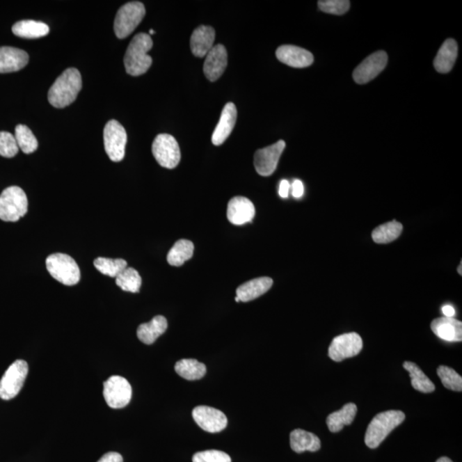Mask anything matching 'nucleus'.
<instances>
[{
  "label": "nucleus",
  "instance_id": "nucleus-1",
  "mask_svg": "<svg viewBox=\"0 0 462 462\" xmlns=\"http://www.w3.org/2000/svg\"><path fill=\"white\" fill-rule=\"evenodd\" d=\"M81 87L83 81L79 70L67 69L51 85L48 92V100L56 108H65L76 100Z\"/></svg>",
  "mask_w": 462,
  "mask_h": 462
},
{
  "label": "nucleus",
  "instance_id": "nucleus-2",
  "mask_svg": "<svg viewBox=\"0 0 462 462\" xmlns=\"http://www.w3.org/2000/svg\"><path fill=\"white\" fill-rule=\"evenodd\" d=\"M154 43L148 33H138L129 43L125 56V65L127 73L130 76L138 77L148 72L152 59L148 54Z\"/></svg>",
  "mask_w": 462,
  "mask_h": 462
},
{
  "label": "nucleus",
  "instance_id": "nucleus-3",
  "mask_svg": "<svg viewBox=\"0 0 462 462\" xmlns=\"http://www.w3.org/2000/svg\"><path fill=\"white\" fill-rule=\"evenodd\" d=\"M405 413L398 410H389L376 415L367 427L365 443L369 448L376 449L388 437L395 428L404 422Z\"/></svg>",
  "mask_w": 462,
  "mask_h": 462
},
{
  "label": "nucleus",
  "instance_id": "nucleus-4",
  "mask_svg": "<svg viewBox=\"0 0 462 462\" xmlns=\"http://www.w3.org/2000/svg\"><path fill=\"white\" fill-rule=\"evenodd\" d=\"M47 269L56 280L67 286L76 285L81 279L79 266L65 253H57L47 257Z\"/></svg>",
  "mask_w": 462,
  "mask_h": 462
},
{
  "label": "nucleus",
  "instance_id": "nucleus-5",
  "mask_svg": "<svg viewBox=\"0 0 462 462\" xmlns=\"http://www.w3.org/2000/svg\"><path fill=\"white\" fill-rule=\"evenodd\" d=\"M28 198L25 192L17 186L7 188L0 195V219L17 222L28 212Z\"/></svg>",
  "mask_w": 462,
  "mask_h": 462
},
{
  "label": "nucleus",
  "instance_id": "nucleus-6",
  "mask_svg": "<svg viewBox=\"0 0 462 462\" xmlns=\"http://www.w3.org/2000/svg\"><path fill=\"white\" fill-rule=\"evenodd\" d=\"M146 9L143 3L129 2L122 6L116 15L114 31L118 39H125L143 21Z\"/></svg>",
  "mask_w": 462,
  "mask_h": 462
},
{
  "label": "nucleus",
  "instance_id": "nucleus-7",
  "mask_svg": "<svg viewBox=\"0 0 462 462\" xmlns=\"http://www.w3.org/2000/svg\"><path fill=\"white\" fill-rule=\"evenodd\" d=\"M28 372L29 366L26 361H15L0 380V398L8 401L16 397L24 385Z\"/></svg>",
  "mask_w": 462,
  "mask_h": 462
},
{
  "label": "nucleus",
  "instance_id": "nucleus-8",
  "mask_svg": "<svg viewBox=\"0 0 462 462\" xmlns=\"http://www.w3.org/2000/svg\"><path fill=\"white\" fill-rule=\"evenodd\" d=\"M152 154L162 167L174 169L181 160V151L177 141L168 134L156 136L152 146Z\"/></svg>",
  "mask_w": 462,
  "mask_h": 462
},
{
  "label": "nucleus",
  "instance_id": "nucleus-9",
  "mask_svg": "<svg viewBox=\"0 0 462 462\" xmlns=\"http://www.w3.org/2000/svg\"><path fill=\"white\" fill-rule=\"evenodd\" d=\"M126 130L117 120H110L104 129L105 150L111 161L120 162L125 158L127 144Z\"/></svg>",
  "mask_w": 462,
  "mask_h": 462
},
{
  "label": "nucleus",
  "instance_id": "nucleus-10",
  "mask_svg": "<svg viewBox=\"0 0 462 462\" xmlns=\"http://www.w3.org/2000/svg\"><path fill=\"white\" fill-rule=\"evenodd\" d=\"M103 394L110 408H122L132 400V388L126 379L120 376H111L104 383Z\"/></svg>",
  "mask_w": 462,
  "mask_h": 462
},
{
  "label": "nucleus",
  "instance_id": "nucleus-11",
  "mask_svg": "<svg viewBox=\"0 0 462 462\" xmlns=\"http://www.w3.org/2000/svg\"><path fill=\"white\" fill-rule=\"evenodd\" d=\"M363 348V338L356 333L340 335L333 339L329 346V357L340 363L348 358L355 357Z\"/></svg>",
  "mask_w": 462,
  "mask_h": 462
},
{
  "label": "nucleus",
  "instance_id": "nucleus-12",
  "mask_svg": "<svg viewBox=\"0 0 462 462\" xmlns=\"http://www.w3.org/2000/svg\"><path fill=\"white\" fill-rule=\"evenodd\" d=\"M285 146V141L280 140L269 147L259 149L253 158L257 173L262 177H269L273 175L277 169L279 159Z\"/></svg>",
  "mask_w": 462,
  "mask_h": 462
},
{
  "label": "nucleus",
  "instance_id": "nucleus-13",
  "mask_svg": "<svg viewBox=\"0 0 462 462\" xmlns=\"http://www.w3.org/2000/svg\"><path fill=\"white\" fill-rule=\"evenodd\" d=\"M387 63H388V55L385 51H376L360 63L353 70V80L358 84L369 83L385 70Z\"/></svg>",
  "mask_w": 462,
  "mask_h": 462
},
{
  "label": "nucleus",
  "instance_id": "nucleus-14",
  "mask_svg": "<svg viewBox=\"0 0 462 462\" xmlns=\"http://www.w3.org/2000/svg\"><path fill=\"white\" fill-rule=\"evenodd\" d=\"M192 415L201 429L211 433H217L225 430L228 424L225 413L221 410L207 406H199L193 408Z\"/></svg>",
  "mask_w": 462,
  "mask_h": 462
},
{
  "label": "nucleus",
  "instance_id": "nucleus-15",
  "mask_svg": "<svg viewBox=\"0 0 462 462\" xmlns=\"http://www.w3.org/2000/svg\"><path fill=\"white\" fill-rule=\"evenodd\" d=\"M228 63V54L222 44L216 45L206 56L203 70L205 76L211 81L219 79Z\"/></svg>",
  "mask_w": 462,
  "mask_h": 462
},
{
  "label": "nucleus",
  "instance_id": "nucleus-16",
  "mask_svg": "<svg viewBox=\"0 0 462 462\" xmlns=\"http://www.w3.org/2000/svg\"><path fill=\"white\" fill-rule=\"evenodd\" d=\"M276 56L279 61L293 68H305L314 63V58L310 51L292 45L279 47Z\"/></svg>",
  "mask_w": 462,
  "mask_h": 462
},
{
  "label": "nucleus",
  "instance_id": "nucleus-17",
  "mask_svg": "<svg viewBox=\"0 0 462 462\" xmlns=\"http://www.w3.org/2000/svg\"><path fill=\"white\" fill-rule=\"evenodd\" d=\"M255 208L250 200L236 196L230 200L227 208V218L234 225H242L253 221Z\"/></svg>",
  "mask_w": 462,
  "mask_h": 462
},
{
  "label": "nucleus",
  "instance_id": "nucleus-18",
  "mask_svg": "<svg viewBox=\"0 0 462 462\" xmlns=\"http://www.w3.org/2000/svg\"><path fill=\"white\" fill-rule=\"evenodd\" d=\"M237 107L233 103H227L222 111L221 119L212 134V141L215 146H221L227 140L236 125Z\"/></svg>",
  "mask_w": 462,
  "mask_h": 462
},
{
  "label": "nucleus",
  "instance_id": "nucleus-19",
  "mask_svg": "<svg viewBox=\"0 0 462 462\" xmlns=\"http://www.w3.org/2000/svg\"><path fill=\"white\" fill-rule=\"evenodd\" d=\"M29 54L16 47H0V73L18 72L28 65Z\"/></svg>",
  "mask_w": 462,
  "mask_h": 462
},
{
  "label": "nucleus",
  "instance_id": "nucleus-20",
  "mask_svg": "<svg viewBox=\"0 0 462 462\" xmlns=\"http://www.w3.org/2000/svg\"><path fill=\"white\" fill-rule=\"evenodd\" d=\"M215 40L214 29L210 26H200L193 32L190 38V47L197 58L206 57L214 47Z\"/></svg>",
  "mask_w": 462,
  "mask_h": 462
},
{
  "label": "nucleus",
  "instance_id": "nucleus-21",
  "mask_svg": "<svg viewBox=\"0 0 462 462\" xmlns=\"http://www.w3.org/2000/svg\"><path fill=\"white\" fill-rule=\"evenodd\" d=\"M431 330L436 336L447 342H461L462 323L454 318L436 319L431 324Z\"/></svg>",
  "mask_w": 462,
  "mask_h": 462
},
{
  "label": "nucleus",
  "instance_id": "nucleus-22",
  "mask_svg": "<svg viewBox=\"0 0 462 462\" xmlns=\"http://www.w3.org/2000/svg\"><path fill=\"white\" fill-rule=\"evenodd\" d=\"M273 285V279L267 277L258 278L245 282L238 287L237 296L242 303H248L263 296Z\"/></svg>",
  "mask_w": 462,
  "mask_h": 462
},
{
  "label": "nucleus",
  "instance_id": "nucleus-23",
  "mask_svg": "<svg viewBox=\"0 0 462 462\" xmlns=\"http://www.w3.org/2000/svg\"><path fill=\"white\" fill-rule=\"evenodd\" d=\"M168 323L165 317H154L150 322L143 324L137 329V337L143 344L150 345L166 333Z\"/></svg>",
  "mask_w": 462,
  "mask_h": 462
},
{
  "label": "nucleus",
  "instance_id": "nucleus-24",
  "mask_svg": "<svg viewBox=\"0 0 462 462\" xmlns=\"http://www.w3.org/2000/svg\"><path fill=\"white\" fill-rule=\"evenodd\" d=\"M458 55V46L456 40L448 39L442 45L434 59V67L439 73H448L453 69Z\"/></svg>",
  "mask_w": 462,
  "mask_h": 462
},
{
  "label": "nucleus",
  "instance_id": "nucleus-25",
  "mask_svg": "<svg viewBox=\"0 0 462 462\" xmlns=\"http://www.w3.org/2000/svg\"><path fill=\"white\" fill-rule=\"evenodd\" d=\"M290 446L298 454L305 452H316L321 447L319 438L312 432L296 429L290 433Z\"/></svg>",
  "mask_w": 462,
  "mask_h": 462
},
{
  "label": "nucleus",
  "instance_id": "nucleus-26",
  "mask_svg": "<svg viewBox=\"0 0 462 462\" xmlns=\"http://www.w3.org/2000/svg\"><path fill=\"white\" fill-rule=\"evenodd\" d=\"M357 413V406L352 402L346 404L337 412L330 413L327 417V427L331 432H339L345 426L351 424Z\"/></svg>",
  "mask_w": 462,
  "mask_h": 462
},
{
  "label": "nucleus",
  "instance_id": "nucleus-27",
  "mask_svg": "<svg viewBox=\"0 0 462 462\" xmlns=\"http://www.w3.org/2000/svg\"><path fill=\"white\" fill-rule=\"evenodd\" d=\"M50 29L42 22L24 20L13 25V32L15 35L26 39H36L46 36Z\"/></svg>",
  "mask_w": 462,
  "mask_h": 462
},
{
  "label": "nucleus",
  "instance_id": "nucleus-28",
  "mask_svg": "<svg viewBox=\"0 0 462 462\" xmlns=\"http://www.w3.org/2000/svg\"><path fill=\"white\" fill-rule=\"evenodd\" d=\"M193 242L189 240H179L171 248L167 255V262L173 266H181L187 260L192 258L193 255Z\"/></svg>",
  "mask_w": 462,
  "mask_h": 462
},
{
  "label": "nucleus",
  "instance_id": "nucleus-29",
  "mask_svg": "<svg viewBox=\"0 0 462 462\" xmlns=\"http://www.w3.org/2000/svg\"><path fill=\"white\" fill-rule=\"evenodd\" d=\"M175 371L180 377L192 381L202 379L207 374V367L198 360L184 359L177 361Z\"/></svg>",
  "mask_w": 462,
  "mask_h": 462
},
{
  "label": "nucleus",
  "instance_id": "nucleus-30",
  "mask_svg": "<svg viewBox=\"0 0 462 462\" xmlns=\"http://www.w3.org/2000/svg\"><path fill=\"white\" fill-rule=\"evenodd\" d=\"M404 367L409 372L412 386L423 393H431L435 390L434 383L424 374L422 370L413 363L406 361Z\"/></svg>",
  "mask_w": 462,
  "mask_h": 462
},
{
  "label": "nucleus",
  "instance_id": "nucleus-31",
  "mask_svg": "<svg viewBox=\"0 0 462 462\" xmlns=\"http://www.w3.org/2000/svg\"><path fill=\"white\" fill-rule=\"evenodd\" d=\"M402 225L396 221L383 223L372 231V239L379 244H389L397 240L402 232Z\"/></svg>",
  "mask_w": 462,
  "mask_h": 462
},
{
  "label": "nucleus",
  "instance_id": "nucleus-32",
  "mask_svg": "<svg viewBox=\"0 0 462 462\" xmlns=\"http://www.w3.org/2000/svg\"><path fill=\"white\" fill-rule=\"evenodd\" d=\"M15 138L18 148L26 154H32L38 148V141L31 129L24 125H18L15 129Z\"/></svg>",
  "mask_w": 462,
  "mask_h": 462
},
{
  "label": "nucleus",
  "instance_id": "nucleus-33",
  "mask_svg": "<svg viewBox=\"0 0 462 462\" xmlns=\"http://www.w3.org/2000/svg\"><path fill=\"white\" fill-rule=\"evenodd\" d=\"M141 278L138 271L132 267H127L116 278V284L124 292L138 293L141 287Z\"/></svg>",
  "mask_w": 462,
  "mask_h": 462
},
{
  "label": "nucleus",
  "instance_id": "nucleus-34",
  "mask_svg": "<svg viewBox=\"0 0 462 462\" xmlns=\"http://www.w3.org/2000/svg\"><path fill=\"white\" fill-rule=\"evenodd\" d=\"M95 266L100 273L109 276L111 278H117L119 274L124 271L128 263L122 259H108L99 257L95 260Z\"/></svg>",
  "mask_w": 462,
  "mask_h": 462
},
{
  "label": "nucleus",
  "instance_id": "nucleus-35",
  "mask_svg": "<svg viewBox=\"0 0 462 462\" xmlns=\"http://www.w3.org/2000/svg\"><path fill=\"white\" fill-rule=\"evenodd\" d=\"M437 372L443 386L446 387L447 389L461 392L462 390L461 376L458 374L454 369L446 366H440L438 368Z\"/></svg>",
  "mask_w": 462,
  "mask_h": 462
},
{
  "label": "nucleus",
  "instance_id": "nucleus-36",
  "mask_svg": "<svg viewBox=\"0 0 462 462\" xmlns=\"http://www.w3.org/2000/svg\"><path fill=\"white\" fill-rule=\"evenodd\" d=\"M18 150L19 148L15 136L9 132H0V156L13 158L17 154Z\"/></svg>",
  "mask_w": 462,
  "mask_h": 462
},
{
  "label": "nucleus",
  "instance_id": "nucleus-37",
  "mask_svg": "<svg viewBox=\"0 0 462 462\" xmlns=\"http://www.w3.org/2000/svg\"><path fill=\"white\" fill-rule=\"evenodd\" d=\"M319 8L323 13L333 15H342L349 10L350 2L348 0H320Z\"/></svg>",
  "mask_w": 462,
  "mask_h": 462
},
{
  "label": "nucleus",
  "instance_id": "nucleus-38",
  "mask_svg": "<svg viewBox=\"0 0 462 462\" xmlns=\"http://www.w3.org/2000/svg\"><path fill=\"white\" fill-rule=\"evenodd\" d=\"M193 462H231V458L221 450L212 449L193 454Z\"/></svg>",
  "mask_w": 462,
  "mask_h": 462
},
{
  "label": "nucleus",
  "instance_id": "nucleus-39",
  "mask_svg": "<svg viewBox=\"0 0 462 462\" xmlns=\"http://www.w3.org/2000/svg\"><path fill=\"white\" fill-rule=\"evenodd\" d=\"M290 189H292V196L294 198L299 199L303 197L304 193L303 182L300 180H294L292 185H290Z\"/></svg>",
  "mask_w": 462,
  "mask_h": 462
},
{
  "label": "nucleus",
  "instance_id": "nucleus-40",
  "mask_svg": "<svg viewBox=\"0 0 462 462\" xmlns=\"http://www.w3.org/2000/svg\"><path fill=\"white\" fill-rule=\"evenodd\" d=\"M98 462H124L122 456L117 452H109L100 458Z\"/></svg>",
  "mask_w": 462,
  "mask_h": 462
},
{
  "label": "nucleus",
  "instance_id": "nucleus-41",
  "mask_svg": "<svg viewBox=\"0 0 462 462\" xmlns=\"http://www.w3.org/2000/svg\"><path fill=\"white\" fill-rule=\"evenodd\" d=\"M290 190L289 182L287 180H282L280 185H279L278 193L282 198L286 199L289 197V193Z\"/></svg>",
  "mask_w": 462,
  "mask_h": 462
},
{
  "label": "nucleus",
  "instance_id": "nucleus-42",
  "mask_svg": "<svg viewBox=\"0 0 462 462\" xmlns=\"http://www.w3.org/2000/svg\"><path fill=\"white\" fill-rule=\"evenodd\" d=\"M442 311L443 314H445V317H447V318H454V314H456V310H454V308L450 305H443Z\"/></svg>",
  "mask_w": 462,
  "mask_h": 462
},
{
  "label": "nucleus",
  "instance_id": "nucleus-43",
  "mask_svg": "<svg viewBox=\"0 0 462 462\" xmlns=\"http://www.w3.org/2000/svg\"><path fill=\"white\" fill-rule=\"evenodd\" d=\"M436 462H453V461L450 460L449 458L448 457H441L439 458V459Z\"/></svg>",
  "mask_w": 462,
  "mask_h": 462
},
{
  "label": "nucleus",
  "instance_id": "nucleus-44",
  "mask_svg": "<svg viewBox=\"0 0 462 462\" xmlns=\"http://www.w3.org/2000/svg\"><path fill=\"white\" fill-rule=\"evenodd\" d=\"M461 267H462V263H461L459 267H458V273H459L460 275H462Z\"/></svg>",
  "mask_w": 462,
  "mask_h": 462
},
{
  "label": "nucleus",
  "instance_id": "nucleus-45",
  "mask_svg": "<svg viewBox=\"0 0 462 462\" xmlns=\"http://www.w3.org/2000/svg\"><path fill=\"white\" fill-rule=\"evenodd\" d=\"M149 33H150V35H154V33H155V32L154 31H152V29H151V31H150V32H149Z\"/></svg>",
  "mask_w": 462,
  "mask_h": 462
},
{
  "label": "nucleus",
  "instance_id": "nucleus-46",
  "mask_svg": "<svg viewBox=\"0 0 462 462\" xmlns=\"http://www.w3.org/2000/svg\"><path fill=\"white\" fill-rule=\"evenodd\" d=\"M236 301L237 303H240V299L237 296L236 297Z\"/></svg>",
  "mask_w": 462,
  "mask_h": 462
}]
</instances>
